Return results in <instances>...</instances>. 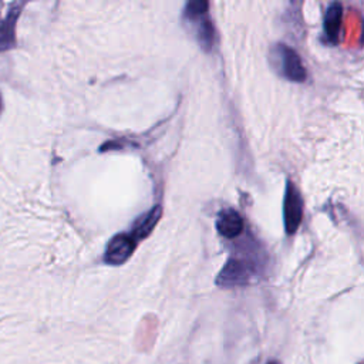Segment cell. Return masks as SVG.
I'll use <instances>...</instances> for the list:
<instances>
[{"mask_svg":"<svg viewBox=\"0 0 364 364\" xmlns=\"http://www.w3.org/2000/svg\"><path fill=\"white\" fill-rule=\"evenodd\" d=\"M255 273H256V269L252 267L250 263L239 257H230L219 272L215 282L220 287L243 286L252 280Z\"/></svg>","mask_w":364,"mask_h":364,"instance_id":"obj_3","label":"cell"},{"mask_svg":"<svg viewBox=\"0 0 364 364\" xmlns=\"http://www.w3.org/2000/svg\"><path fill=\"white\" fill-rule=\"evenodd\" d=\"M161 215H162V208L161 205H155L154 208H151L146 213H144L132 226V230H131V236L139 242L142 239H145L151 232L152 229L155 228V225L158 223V220L161 219Z\"/></svg>","mask_w":364,"mask_h":364,"instance_id":"obj_7","label":"cell"},{"mask_svg":"<svg viewBox=\"0 0 364 364\" xmlns=\"http://www.w3.org/2000/svg\"><path fill=\"white\" fill-rule=\"evenodd\" d=\"M216 229L222 236H225L228 239H233L242 233L243 219L237 210H235L232 208H226V209L220 210L218 215Z\"/></svg>","mask_w":364,"mask_h":364,"instance_id":"obj_6","label":"cell"},{"mask_svg":"<svg viewBox=\"0 0 364 364\" xmlns=\"http://www.w3.org/2000/svg\"><path fill=\"white\" fill-rule=\"evenodd\" d=\"M303 219V198L299 188L287 179L284 199H283V220L284 229L289 235H293L300 226Z\"/></svg>","mask_w":364,"mask_h":364,"instance_id":"obj_4","label":"cell"},{"mask_svg":"<svg viewBox=\"0 0 364 364\" xmlns=\"http://www.w3.org/2000/svg\"><path fill=\"white\" fill-rule=\"evenodd\" d=\"M18 9H13L6 17L0 16V51L13 47L14 44V24Z\"/></svg>","mask_w":364,"mask_h":364,"instance_id":"obj_9","label":"cell"},{"mask_svg":"<svg viewBox=\"0 0 364 364\" xmlns=\"http://www.w3.org/2000/svg\"><path fill=\"white\" fill-rule=\"evenodd\" d=\"M267 364H280V363H279V361H274V360H273V361H269Z\"/></svg>","mask_w":364,"mask_h":364,"instance_id":"obj_10","label":"cell"},{"mask_svg":"<svg viewBox=\"0 0 364 364\" xmlns=\"http://www.w3.org/2000/svg\"><path fill=\"white\" fill-rule=\"evenodd\" d=\"M208 7L205 0H189L183 10L185 18L195 26V37L205 51H209L215 43V28L208 17Z\"/></svg>","mask_w":364,"mask_h":364,"instance_id":"obj_1","label":"cell"},{"mask_svg":"<svg viewBox=\"0 0 364 364\" xmlns=\"http://www.w3.org/2000/svg\"><path fill=\"white\" fill-rule=\"evenodd\" d=\"M136 240L129 233H118L109 239L105 247L104 260L108 264H122L135 250Z\"/></svg>","mask_w":364,"mask_h":364,"instance_id":"obj_5","label":"cell"},{"mask_svg":"<svg viewBox=\"0 0 364 364\" xmlns=\"http://www.w3.org/2000/svg\"><path fill=\"white\" fill-rule=\"evenodd\" d=\"M272 58L280 75L296 82H303L306 80L307 73L303 65V61L297 54V51L293 50L291 47L283 43H277L272 48Z\"/></svg>","mask_w":364,"mask_h":364,"instance_id":"obj_2","label":"cell"},{"mask_svg":"<svg viewBox=\"0 0 364 364\" xmlns=\"http://www.w3.org/2000/svg\"><path fill=\"white\" fill-rule=\"evenodd\" d=\"M341 16H343V6L338 1H333L326 11L324 16V33L327 40L331 44L338 43L340 27H341Z\"/></svg>","mask_w":364,"mask_h":364,"instance_id":"obj_8","label":"cell"},{"mask_svg":"<svg viewBox=\"0 0 364 364\" xmlns=\"http://www.w3.org/2000/svg\"><path fill=\"white\" fill-rule=\"evenodd\" d=\"M0 105H1V104H0Z\"/></svg>","mask_w":364,"mask_h":364,"instance_id":"obj_11","label":"cell"}]
</instances>
